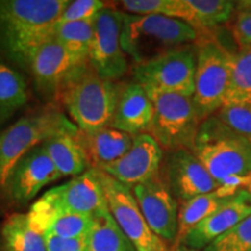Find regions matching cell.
<instances>
[{
	"label": "cell",
	"instance_id": "603a6c76",
	"mask_svg": "<svg viewBox=\"0 0 251 251\" xmlns=\"http://www.w3.org/2000/svg\"><path fill=\"white\" fill-rule=\"evenodd\" d=\"M87 251H137L109 211L93 215L87 235Z\"/></svg>",
	"mask_w": 251,
	"mask_h": 251
},
{
	"label": "cell",
	"instance_id": "2e32d148",
	"mask_svg": "<svg viewBox=\"0 0 251 251\" xmlns=\"http://www.w3.org/2000/svg\"><path fill=\"white\" fill-rule=\"evenodd\" d=\"M165 151L150 134L134 137L130 149L112 164L100 169L128 188L159 175Z\"/></svg>",
	"mask_w": 251,
	"mask_h": 251
},
{
	"label": "cell",
	"instance_id": "e575fe53",
	"mask_svg": "<svg viewBox=\"0 0 251 251\" xmlns=\"http://www.w3.org/2000/svg\"><path fill=\"white\" fill-rule=\"evenodd\" d=\"M170 251H201L198 249H193V248L186 247L185 244H174V247L171 248Z\"/></svg>",
	"mask_w": 251,
	"mask_h": 251
},
{
	"label": "cell",
	"instance_id": "f546056e",
	"mask_svg": "<svg viewBox=\"0 0 251 251\" xmlns=\"http://www.w3.org/2000/svg\"><path fill=\"white\" fill-rule=\"evenodd\" d=\"M93 224V216L84 214H64L50 224L45 235L61 238H78L89 235Z\"/></svg>",
	"mask_w": 251,
	"mask_h": 251
},
{
	"label": "cell",
	"instance_id": "f1b7e54d",
	"mask_svg": "<svg viewBox=\"0 0 251 251\" xmlns=\"http://www.w3.org/2000/svg\"><path fill=\"white\" fill-rule=\"evenodd\" d=\"M214 115L251 142V100L225 103Z\"/></svg>",
	"mask_w": 251,
	"mask_h": 251
},
{
	"label": "cell",
	"instance_id": "d4e9b609",
	"mask_svg": "<svg viewBox=\"0 0 251 251\" xmlns=\"http://www.w3.org/2000/svg\"><path fill=\"white\" fill-rule=\"evenodd\" d=\"M119 7L135 15H163L183 20L192 26V12L187 0H122Z\"/></svg>",
	"mask_w": 251,
	"mask_h": 251
},
{
	"label": "cell",
	"instance_id": "d590c367",
	"mask_svg": "<svg viewBox=\"0 0 251 251\" xmlns=\"http://www.w3.org/2000/svg\"><path fill=\"white\" fill-rule=\"evenodd\" d=\"M237 6H241V7H251V1H241L238 2Z\"/></svg>",
	"mask_w": 251,
	"mask_h": 251
},
{
	"label": "cell",
	"instance_id": "7c38bea8",
	"mask_svg": "<svg viewBox=\"0 0 251 251\" xmlns=\"http://www.w3.org/2000/svg\"><path fill=\"white\" fill-rule=\"evenodd\" d=\"M159 176L172 196L181 202L220 187L199 158L187 149L164 153Z\"/></svg>",
	"mask_w": 251,
	"mask_h": 251
},
{
	"label": "cell",
	"instance_id": "9c48e42d",
	"mask_svg": "<svg viewBox=\"0 0 251 251\" xmlns=\"http://www.w3.org/2000/svg\"><path fill=\"white\" fill-rule=\"evenodd\" d=\"M197 46H184L134 67L135 83L147 90L192 97Z\"/></svg>",
	"mask_w": 251,
	"mask_h": 251
},
{
	"label": "cell",
	"instance_id": "4316f807",
	"mask_svg": "<svg viewBox=\"0 0 251 251\" xmlns=\"http://www.w3.org/2000/svg\"><path fill=\"white\" fill-rule=\"evenodd\" d=\"M192 12V26L201 31L224 25L237 7L229 0H187Z\"/></svg>",
	"mask_w": 251,
	"mask_h": 251
},
{
	"label": "cell",
	"instance_id": "836d02e7",
	"mask_svg": "<svg viewBox=\"0 0 251 251\" xmlns=\"http://www.w3.org/2000/svg\"><path fill=\"white\" fill-rule=\"evenodd\" d=\"M47 251H87V236L78 238H61L45 235Z\"/></svg>",
	"mask_w": 251,
	"mask_h": 251
},
{
	"label": "cell",
	"instance_id": "52a82bcc",
	"mask_svg": "<svg viewBox=\"0 0 251 251\" xmlns=\"http://www.w3.org/2000/svg\"><path fill=\"white\" fill-rule=\"evenodd\" d=\"M153 106L150 135L165 152L178 149L192 151L201 119L192 97L147 90Z\"/></svg>",
	"mask_w": 251,
	"mask_h": 251
},
{
	"label": "cell",
	"instance_id": "83f0119b",
	"mask_svg": "<svg viewBox=\"0 0 251 251\" xmlns=\"http://www.w3.org/2000/svg\"><path fill=\"white\" fill-rule=\"evenodd\" d=\"M230 59L231 79L227 102L251 100V47L230 52Z\"/></svg>",
	"mask_w": 251,
	"mask_h": 251
},
{
	"label": "cell",
	"instance_id": "cb8c5ba5",
	"mask_svg": "<svg viewBox=\"0 0 251 251\" xmlns=\"http://www.w3.org/2000/svg\"><path fill=\"white\" fill-rule=\"evenodd\" d=\"M27 81L18 70L0 59V125L28 101Z\"/></svg>",
	"mask_w": 251,
	"mask_h": 251
},
{
	"label": "cell",
	"instance_id": "e0dca14e",
	"mask_svg": "<svg viewBox=\"0 0 251 251\" xmlns=\"http://www.w3.org/2000/svg\"><path fill=\"white\" fill-rule=\"evenodd\" d=\"M250 215L251 196L246 188H242L213 214L191 229L180 243L193 249H205L213 241Z\"/></svg>",
	"mask_w": 251,
	"mask_h": 251
},
{
	"label": "cell",
	"instance_id": "5bb4252c",
	"mask_svg": "<svg viewBox=\"0 0 251 251\" xmlns=\"http://www.w3.org/2000/svg\"><path fill=\"white\" fill-rule=\"evenodd\" d=\"M62 178L43 146H37L17 162L0 191L9 201L24 205L43 187Z\"/></svg>",
	"mask_w": 251,
	"mask_h": 251
},
{
	"label": "cell",
	"instance_id": "ffe728a7",
	"mask_svg": "<svg viewBox=\"0 0 251 251\" xmlns=\"http://www.w3.org/2000/svg\"><path fill=\"white\" fill-rule=\"evenodd\" d=\"M241 190L242 188L222 185L213 192L201 194L181 202L178 213V235L175 244H179L191 229L213 214L220 206L224 205Z\"/></svg>",
	"mask_w": 251,
	"mask_h": 251
},
{
	"label": "cell",
	"instance_id": "7402d4cb",
	"mask_svg": "<svg viewBox=\"0 0 251 251\" xmlns=\"http://www.w3.org/2000/svg\"><path fill=\"white\" fill-rule=\"evenodd\" d=\"M2 251H47L46 236L31 227L28 214L12 213L1 227Z\"/></svg>",
	"mask_w": 251,
	"mask_h": 251
},
{
	"label": "cell",
	"instance_id": "d6986e66",
	"mask_svg": "<svg viewBox=\"0 0 251 251\" xmlns=\"http://www.w3.org/2000/svg\"><path fill=\"white\" fill-rule=\"evenodd\" d=\"M134 137L109 126L92 134L80 131L78 134V139L89 157L91 168L98 170L120 159L133 146Z\"/></svg>",
	"mask_w": 251,
	"mask_h": 251
},
{
	"label": "cell",
	"instance_id": "7a4b0ae2",
	"mask_svg": "<svg viewBox=\"0 0 251 251\" xmlns=\"http://www.w3.org/2000/svg\"><path fill=\"white\" fill-rule=\"evenodd\" d=\"M192 151L220 186L246 187L251 176V142L215 115L201 121Z\"/></svg>",
	"mask_w": 251,
	"mask_h": 251
},
{
	"label": "cell",
	"instance_id": "5b68a950",
	"mask_svg": "<svg viewBox=\"0 0 251 251\" xmlns=\"http://www.w3.org/2000/svg\"><path fill=\"white\" fill-rule=\"evenodd\" d=\"M109 211L98 169H90L68 183L47 191L27 213L31 227L45 235L58 216L64 214L96 215Z\"/></svg>",
	"mask_w": 251,
	"mask_h": 251
},
{
	"label": "cell",
	"instance_id": "44dd1931",
	"mask_svg": "<svg viewBox=\"0 0 251 251\" xmlns=\"http://www.w3.org/2000/svg\"><path fill=\"white\" fill-rule=\"evenodd\" d=\"M78 134L57 135L42 143L62 177H77L92 169L85 149L78 139Z\"/></svg>",
	"mask_w": 251,
	"mask_h": 251
},
{
	"label": "cell",
	"instance_id": "d6a6232c",
	"mask_svg": "<svg viewBox=\"0 0 251 251\" xmlns=\"http://www.w3.org/2000/svg\"><path fill=\"white\" fill-rule=\"evenodd\" d=\"M233 25V35L240 48L251 47V7H241Z\"/></svg>",
	"mask_w": 251,
	"mask_h": 251
},
{
	"label": "cell",
	"instance_id": "6da1fadb",
	"mask_svg": "<svg viewBox=\"0 0 251 251\" xmlns=\"http://www.w3.org/2000/svg\"><path fill=\"white\" fill-rule=\"evenodd\" d=\"M70 0H0V58L28 69Z\"/></svg>",
	"mask_w": 251,
	"mask_h": 251
},
{
	"label": "cell",
	"instance_id": "277c9868",
	"mask_svg": "<svg viewBox=\"0 0 251 251\" xmlns=\"http://www.w3.org/2000/svg\"><path fill=\"white\" fill-rule=\"evenodd\" d=\"M199 39L200 31L183 20L163 15H124L121 46L135 65Z\"/></svg>",
	"mask_w": 251,
	"mask_h": 251
},
{
	"label": "cell",
	"instance_id": "4dcf8cb0",
	"mask_svg": "<svg viewBox=\"0 0 251 251\" xmlns=\"http://www.w3.org/2000/svg\"><path fill=\"white\" fill-rule=\"evenodd\" d=\"M203 251H251V215L213 241Z\"/></svg>",
	"mask_w": 251,
	"mask_h": 251
},
{
	"label": "cell",
	"instance_id": "ac0fdd59",
	"mask_svg": "<svg viewBox=\"0 0 251 251\" xmlns=\"http://www.w3.org/2000/svg\"><path fill=\"white\" fill-rule=\"evenodd\" d=\"M153 119V106L148 92L137 83L120 85L114 115L109 127L137 136L149 134Z\"/></svg>",
	"mask_w": 251,
	"mask_h": 251
},
{
	"label": "cell",
	"instance_id": "8992f818",
	"mask_svg": "<svg viewBox=\"0 0 251 251\" xmlns=\"http://www.w3.org/2000/svg\"><path fill=\"white\" fill-rule=\"evenodd\" d=\"M79 129L59 109L45 107L29 113L0 133V190L21 157L57 135H77Z\"/></svg>",
	"mask_w": 251,
	"mask_h": 251
},
{
	"label": "cell",
	"instance_id": "ba28073f",
	"mask_svg": "<svg viewBox=\"0 0 251 251\" xmlns=\"http://www.w3.org/2000/svg\"><path fill=\"white\" fill-rule=\"evenodd\" d=\"M230 79V52L215 41L199 43L192 100L201 121L214 115L227 102Z\"/></svg>",
	"mask_w": 251,
	"mask_h": 251
},
{
	"label": "cell",
	"instance_id": "9a60e30c",
	"mask_svg": "<svg viewBox=\"0 0 251 251\" xmlns=\"http://www.w3.org/2000/svg\"><path fill=\"white\" fill-rule=\"evenodd\" d=\"M130 190L150 229L163 241L175 244L178 235L179 207L161 176Z\"/></svg>",
	"mask_w": 251,
	"mask_h": 251
},
{
	"label": "cell",
	"instance_id": "3957f363",
	"mask_svg": "<svg viewBox=\"0 0 251 251\" xmlns=\"http://www.w3.org/2000/svg\"><path fill=\"white\" fill-rule=\"evenodd\" d=\"M120 85L99 76L90 63L65 84L61 100L80 133L92 134L111 125Z\"/></svg>",
	"mask_w": 251,
	"mask_h": 251
},
{
	"label": "cell",
	"instance_id": "8fae6325",
	"mask_svg": "<svg viewBox=\"0 0 251 251\" xmlns=\"http://www.w3.org/2000/svg\"><path fill=\"white\" fill-rule=\"evenodd\" d=\"M125 12L105 7L94 19V36L89 63L94 71L108 80H117L128 70V57L121 46Z\"/></svg>",
	"mask_w": 251,
	"mask_h": 251
},
{
	"label": "cell",
	"instance_id": "484cf974",
	"mask_svg": "<svg viewBox=\"0 0 251 251\" xmlns=\"http://www.w3.org/2000/svg\"><path fill=\"white\" fill-rule=\"evenodd\" d=\"M94 36V20L56 24L54 37L72 55L89 61V52Z\"/></svg>",
	"mask_w": 251,
	"mask_h": 251
},
{
	"label": "cell",
	"instance_id": "1f68e13d",
	"mask_svg": "<svg viewBox=\"0 0 251 251\" xmlns=\"http://www.w3.org/2000/svg\"><path fill=\"white\" fill-rule=\"evenodd\" d=\"M105 7H107L106 2L100 0H76V1L70 0L62 11L56 24L92 21Z\"/></svg>",
	"mask_w": 251,
	"mask_h": 251
},
{
	"label": "cell",
	"instance_id": "8d00e7d4",
	"mask_svg": "<svg viewBox=\"0 0 251 251\" xmlns=\"http://www.w3.org/2000/svg\"><path fill=\"white\" fill-rule=\"evenodd\" d=\"M244 188H246V190L250 193V196H251V176L249 177V179H248V183Z\"/></svg>",
	"mask_w": 251,
	"mask_h": 251
},
{
	"label": "cell",
	"instance_id": "30bf717a",
	"mask_svg": "<svg viewBox=\"0 0 251 251\" xmlns=\"http://www.w3.org/2000/svg\"><path fill=\"white\" fill-rule=\"evenodd\" d=\"M109 213L137 251H170L147 224L130 188L98 170Z\"/></svg>",
	"mask_w": 251,
	"mask_h": 251
},
{
	"label": "cell",
	"instance_id": "4fadbf2b",
	"mask_svg": "<svg viewBox=\"0 0 251 251\" xmlns=\"http://www.w3.org/2000/svg\"><path fill=\"white\" fill-rule=\"evenodd\" d=\"M89 61L78 58L63 47L54 35L37 47L28 63L36 86L45 96L58 99L65 84Z\"/></svg>",
	"mask_w": 251,
	"mask_h": 251
}]
</instances>
